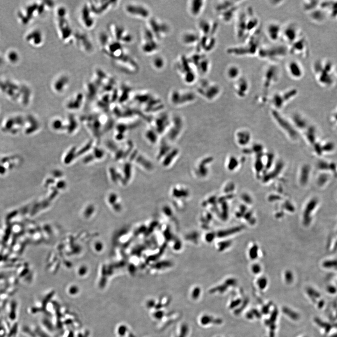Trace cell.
<instances>
[{
	"label": "cell",
	"mask_w": 337,
	"mask_h": 337,
	"mask_svg": "<svg viewBox=\"0 0 337 337\" xmlns=\"http://www.w3.org/2000/svg\"><path fill=\"white\" fill-rule=\"evenodd\" d=\"M275 1V3H269L268 1V2L270 3L269 4H270L272 7H279V6H281V5H282V4L285 2V1Z\"/></svg>",
	"instance_id": "cell-29"
},
{
	"label": "cell",
	"mask_w": 337,
	"mask_h": 337,
	"mask_svg": "<svg viewBox=\"0 0 337 337\" xmlns=\"http://www.w3.org/2000/svg\"><path fill=\"white\" fill-rule=\"evenodd\" d=\"M200 35L197 31L187 30L183 31L180 36V40L182 44L187 47H196L200 42Z\"/></svg>",
	"instance_id": "cell-22"
},
{
	"label": "cell",
	"mask_w": 337,
	"mask_h": 337,
	"mask_svg": "<svg viewBox=\"0 0 337 337\" xmlns=\"http://www.w3.org/2000/svg\"><path fill=\"white\" fill-rule=\"evenodd\" d=\"M285 69L288 75L293 80H299L304 75V68L300 62L297 60H292L288 61Z\"/></svg>",
	"instance_id": "cell-21"
},
{
	"label": "cell",
	"mask_w": 337,
	"mask_h": 337,
	"mask_svg": "<svg viewBox=\"0 0 337 337\" xmlns=\"http://www.w3.org/2000/svg\"><path fill=\"white\" fill-rule=\"evenodd\" d=\"M196 92L208 100L217 98L221 93V86L217 82L203 78L196 83Z\"/></svg>",
	"instance_id": "cell-10"
},
{
	"label": "cell",
	"mask_w": 337,
	"mask_h": 337,
	"mask_svg": "<svg viewBox=\"0 0 337 337\" xmlns=\"http://www.w3.org/2000/svg\"><path fill=\"white\" fill-rule=\"evenodd\" d=\"M262 45L261 41L260 30L242 42L240 46L231 47L227 50L230 55L239 57L257 56L258 50Z\"/></svg>",
	"instance_id": "cell-3"
},
{
	"label": "cell",
	"mask_w": 337,
	"mask_h": 337,
	"mask_svg": "<svg viewBox=\"0 0 337 337\" xmlns=\"http://www.w3.org/2000/svg\"><path fill=\"white\" fill-rule=\"evenodd\" d=\"M166 64L167 61L165 57L158 54L153 55L151 61V65L155 70L158 71L163 70L165 68Z\"/></svg>",
	"instance_id": "cell-28"
},
{
	"label": "cell",
	"mask_w": 337,
	"mask_h": 337,
	"mask_svg": "<svg viewBox=\"0 0 337 337\" xmlns=\"http://www.w3.org/2000/svg\"><path fill=\"white\" fill-rule=\"evenodd\" d=\"M234 22L235 37L242 43L260 30V19L251 7L239 11Z\"/></svg>",
	"instance_id": "cell-1"
},
{
	"label": "cell",
	"mask_w": 337,
	"mask_h": 337,
	"mask_svg": "<svg viewBox=\"0 0 337 337\" xmlns=\"http://www.w3.org/2000/svg\"><path fill=\"white\" fill-rule=\"evenodd\" d=\"M282 25L276 21L269 22L265 25V32L271 42L276 43L281 39Z\"/></svg>",
	"instance_id": "cell-20"
},
{
	"label": "cell",
	"mask_w": 337,
	"mask_h": 337,
	"mask_svg": "<svg viewBox=\"0 0 337 337\" xmlns=\"http://www.w3.org/2000/svg\"><path fill=\"white\" fill-rule=\"evenodd\" d=\"M225 75L226 78L232 83L237 80L243 76L240 67L235 64H231L228 65L225 71Z\"/></svg>",
	"instance_id": "cell-27"
},
{
	"label": "cell",
	"mask_w": 337,
	"mask_h": 337,
	"mask_svg": "<svg viewBox=\"0 0 337 337\" xmlns=\"http://www.w3.org/2000/svg\"><path fill=\"white\" fill-rule=\"evenodd\" d=\"M300 28L294 22H288L282 25L281 39L287 46L291 44L301 37Z\"/></svg>",
	"instance_id": "cell-15"
},
{
	"label": "cell",
	"mask_w": 337,
	"mask_h": 337,
	"mask_svg": "<svg viewBox=\"0 0 337 337\" xmlns=\"http://www.w3.org/2000/svg\"><path fill=\"white\" fill-rule=\"evenodd\" d=\"M118 1H87L92 12L96 17L107 13L117 5Z\"/></svg>",
	"instance_id": "cell-17"
},
{
	"label": "cell",
	"mask_w": 337,
	"mask_h": 337,
	"mask_svg": "<svg viewBox=\"0 0 337 337\" xmlns=\"http://www.w3.org/2000/svg\"><path fill=\"white\" fill-rule=\"evenodd\" d=\"M233 88L235 94L238 97H243L249 92L251 88V83L245 77H242L233 83Z\"/></svg>",
	"instance_id": "cell-24"
},
{
	"label": "cell",
	"mask_w": 337,
	"mask_h": 337,
	"mask_svg": "<svg viewBox=\"0 0 337 337\" xmlns=\"http://www.w3.org/2000/svg\"><path fill=\"white\" fill-rule=\"evenodd\" d=\"M113 66L123 73L133 74L138 70V65L135 59L128 53L123 54L117 59L112 60Z\"/></svg>",
	"instance_id": "cell-14"
},
{
	"label": "cell",
	"mask_w": 337,
	"mask_h": 337,
	"mask_svg": "<svg viewBox=\"0 0 337 337\" xmlns=\"http://www.w3.org/2000/svg\"><path fill=\"white\" fill-rule=\"evenodd\" d=\"M198 75L207 74L211 68V62L207 54L196 50L188 56Z\"/></svg>",
	"instance_id": "cell-12"
},
{
	"label": "cell",
	"mask_w": 337,
	"mask_h": 337,
	"mask_svg": "<svg viewBox=\"0 0 337 337\" xmlns=\"http://www.w3.org/2000/svg\"><path fill=\"white\" fill-rule=\"evenodd\" d=\"M174 68L185 84L190 85L197 83L199 75L187 56H178L175 61Z\"/></svg>",
	"instance_id": "cell-5"
},
{
	"label": "cell",
	"mask_w": 337,
	"mask_h": 337,
	"mask_svg": "<svg viewBox=\"0 0 337 337\" xmlns=\"http://www.w3.org/2000/svg\"><path fill=\"white\" fill-rule=\"evenodd\" d=\"M219 28L217 22L203 18L198 22L197 31L200 36H216Z\"/></svg>",
	"instance_id": "cell-18"
},
{
	"label": "cell",
	"mask_w": 337,
	"mask_h": 337,
	"mask_svg": "<svg viewBox=\"0 0 337 337\" xmlns=\"http://www.w3.org/2000/svg\"><path fill=\"white\" fill-rule=\"evenodd\" d=\"M124 11L129 17L141 20H148L152 17L151 10L148 5L140 1H131L124 7Z\"/></svg>",
	"instance_id": "cell-9"
},
{
	"label": "cell",
	"mask_w": 337,
	"mask_h": 337,
	"mask_svg": "<svg viewBox=\"0 0 337 337\" xmlns=\"http://www.w3.org/2000/svg\"><path fill=\"white\" fill-rule=\"evenodd\" d=\"M54 14L58 36L64 44H72L74 42L75 31L68 19L67 8L61 5L58 6L54 10Z\"/></svg>",
	"instance_id": "cell-2"
},
{
	"label": "cell",
	"mask_w": 337,
	"mask_h": 337,
	"mask_svg": "<svg viewBox=\"0 0 337 337\" xmlns=\"http://www.w3.org/2000/svg\"><path fill=\"white\" fill-rule=\"evenodd\" d=\"M73 43L84 53L90 54L93 51V46L90 37L82 31H75Z\"/></svg>",
	"instance_id": "cell-19"
},
{
	"label": "cell",
	"mask_w": 337,
	"mask_h": 337,
	"mask_svg": "<svg viewBox=\"0 0 337 337\" xmlns=\"http://www.w3.org/2000/svg\"><path fill=\"white\" fill-rule=\"evenodd\" d=\"M288 54L287 45L274 43L272 45L262 44L257 56L268 63H278L279 61L284 59Z\"/></svg>",
	"instance_id": "cell-6"
},
{
	"label": "cell",
	"mask_w": 337,
	"mask_h": 337,
	"mask_svg": "<svg viewBox=\"0 0 337 337\" xmlns=\"http://www.w3.org/2000/svg\"><path fill=\"white\" fill-rule=\"evenodd\" d=\"M146 26L159 40L168 37L171 31V26L167 22L157 17H151L147 21Z\"/></svg>",
	"instance_id": "cell-11"
},
{
	"label": "cell",
	"mask_w": 337,
	"mask_h": 337,
	"mask_svg": "<svg viewBox=\"0 0 337 337\" xmlns=\"http://www.w3.org/2000/svg\"><path fill=\"white\" fill-rule=\"evenodd\" d=\"M287 46L288 54L297 57H303L307 48L306 42L302 36L295 42Z\"/></svg>",
	"instance_id": "cell-25"
},
{
	"label": "cell",
	"mask_w": 337,
	"mask_h": 337,
	"mask_svg": "<svg viewBox=\"0 0 337 337\" xmlns=\"http://www.w3.org/2000/svg\"><path fill=\"white\" fill-rule=\"evenodd\" d=\"M70 84V78L66 74H61L55 77L51 84L54 91L62 92L65 91Z\"/></svg>",
	"instance_id": "cell-26"
},
{
	"label": "cell",
	"mask_w": 337,
	"mask_h": 337,
	"mask_svg": "<svg viewBox=\"0 0 337 337\" xmlns=\"http://www.w3.org/2000/svg\"><path fill=\"white\" fill-rule=\"evenodd\" d=\"M244 1H220L215 3L213 7L218 17L225 24H229L234 21L239 11V7Z\"/></svg>",
	"instance_id": "cell-4"
},
{
	"label": "cell",
	"mask_w": 337,
	"mask_h": 337,
	"mask_svg": "<svg viewBox=\"0 0 337 337\" xmlns=\"http://www.w3.org/2000/svg\"><path fill=\"white\" fill-rule=\"evenodd\" d=\"M281 72L278 63H268L262 73L261 84L263 89L268 91L277 84L281 79Z\"/></svg>",
	"instance_id": "cell-7"
},
{
	"label": "cell",
	"mask_w": 337,
	"mask_h": 337,
	"mask_svg": "<svg viewBox=\"0 0 337 337\" xmlns=\"http://www.w3.org/2000/svg\"><path fill=\"white\" fill-rule=\"evenodd\" d=\"M252 270H253L254 273L257 274V273L260 272V268L259 265H254L252 268Z\"/></svg>",
	"instance_id": "cell-31"
},
{
	"label": "cell",
	"mask_w": 337,
	"mask_h": 337,
	"mask_svg": "<svg viewBox=\"0 0 337 337\" xmlns=\"http://www.w3.org/2000/svg\"><path fill=\"white\" fill-rule=\"evenodd\" d=\"M258 285L261 288H264L267 285V280L265 279H261L259 280L258 282Z\"/></svg>",
	"instance_id": "cell-30"
},
{
	"label": "cell",
	"mask_w": 337,
	"mask_h": 337,
	"mask_svg": "<svg viewBox=\"0 0 337 337\" xmlns=\"http://www.w3.org/2000/svg\"><path fill=\"white\" fill-rule=\"evenodd\" d=\"M107 31L112 40L123 45L131 44L134 40L131 33L126 28L117 23L109 24L107 26Z\"/></svg>",
	"instance_id": "cell-13"
},
{
	"label": "cell",
	"mask_w": 337,
	"mask_h": 337,
	"mask_svg": "<svg viewBox=\"0 0 337 337\" xmlns=\"http://www.w3.org/2000/svg\"><path fill=\"white\" fill-rule=\"evenodd\" d=\"M141 49L147 55H154L158 54L160 48L159 40L146 25L141 30Z\"/></svg>",
	"instance_id": "cell-8"
},
{
	"label": "cell",
	"mask_w": 337,
	"mask_h": 337,
	"mask_svg": "<svg viewBox=\"0 0 337 337\" xmlns=\"http://www.w3.org/2000/svg\"><path fill=\"white\" fill-rule=\"evenodd\" d=\"M96 17L87 2L81 6L79 13V21L84 29L91 30L96 25Z\"/></svg>",
	"instance_id": "cell-16"
},
{
	"label": "cell",
	"mask_w": 337,
	"mask_h": 337,
	"mask_svg": "<svg viewBox=\"0 0 337 337\" xmlns=\"http://www.w3.org/2000/svg\"><path fill=\"white\" fill-rule=\"evenodd\" d=\"M188 13L194 18H198L206 8L207 1L203 0H190L187 4Z\"/></svg>",
	"instance_id": "cell-23"
}]
</instances>
